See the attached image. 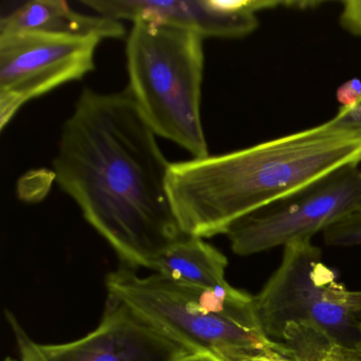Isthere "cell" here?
I'll return each mask as SVG.
<instances>
[{
  "label": "cell",
  "instance_id": "6da1fadb",
  "mask_svg": "<svg viewBox=\"0 0 361 361\" xmlns=\"http://www.w3.org/2000/svg\"><path fill=\"white\" fill-rule=\"evenodd\" d=\"M128 88H85L61 132L54 178L128 267L152 269L185 238L168 193L171 164Z\"/></svg>",
  "mask_w": 361,
  "mask_h": 361
},
{
  "label": "cell",
  "instance_id": "7a4b0ae2",
  "mask_svg": "<svg viewBox=\"0 0 361 361\" xmlns=\"http://www.w3.org/2000/svg\"><path fill=\"white\" fill-rule=\"evenodd\" d=\"M360 164L361 128L331 119L240 151L171 164L168 193L183 233L212 238L321 177Z\"/></svg>",
  "mask_w": 361,
  "mask_h": 361
},
{
  "label": "cell",
  "instance_id": "3957f363",
  "mask_svg": "<svg viewBox=\"0 0 361 361\" xmlns=\"http://www.w3.org/2000/svg\"><path fill=\"white\" fill-rule=\"evenodd\" d=\"M105 284L109 295L194 352L223 361H251L276 353L291 357L286 346L264 333L255 297L230 284L200 288L156 272L139 276L128 266L107 274Z\"/></svg>",
  "mask_w": 361,
  "mask_h": 361
},
{
  "label": "cell",
  "instance_id": "277c9868",
  "mask_svg": "<svg viewBox=\"0 0 361 361\" xmlns=\"http://www.w3.org/2000/svg\"><path fill=\"white\" fill-rule=\"evenodd\" d=\"M204 37L185 29L137 22L126 41L128 92L157 136L193 158L209 156L200 115Z\"/></svg>",
  "mask_w": 361,
  "mask_h": 361
},
{
  "label": "cell",
  "instance_id": "5b68a950",
  "mask_svg": "<svg viewBox=\"0 0 361 361\" xmlns=\"http://www.w3.org/2000/svg\"><path fill=\"white\" fill-rule=\"evenodd\" d=\"M348 291L312 240H300L284 247L278 269L255 297V312L272 341L281 343L287 323H310L337 343L361 350V314L348 306Z\"/></svg>",
  "mask_w": 361,
  "mask_h": 361
},
{
  "label": "cell",
  "instance_id": "8992f818",
  "mask_svg": "<svg viewBox=\"0 0 361 361\" xmlns=\"http://www.w3.org/2000/svg\"><path fill=\"white\" fill-rule=\"evenodd\" d=\"M361 209V170L342 166L299 191L255 211L228 229L235 255H257L276 247L312 240Z\"/></svg>",
  "mask_w": 361,
  "mask_h": 361
},
{
  "label": "cell",
  "instance_id": "52a82bcc",
  "mask_svg": "<svg viewBox=\"0 0 361 361\" xmlns=\"http://www.w3.org/2000/svg\"><path fill=\"white\" fill-rule=\"evenodd\" d=\"M102 41L37 31L0 32V130L29 101L94 71Z\"/></svg>",
  "mask_w": 361,
  "mask_h": 361
},
{
  "label": "cell",
  "instance_id": "ba28073f",
  "mask_svg": "<svg viewBox=\"0 0 361 361\" xmlns=\"http://www.w3.org/2000/svg\"><path fill=\"white\" fill-rule=\"evenodd\" d=\"M82 5L114 20L166 25L204 37L240 39L259 27L257 13L289 6L263 0H83Z\"/></svg>",
  "mask_w": 361,
  "mask_h": 361
},
{
  "label": "cell",
  "instance_id": "9c48e42d",
  "mask_svg": "<svg viewBox=\"0 0 361 361\" xmlns=\"http://www.w3.org/2000/svg\"><path fill=\"white\" fill-rule=\"evenodd\" d=\"M39 348L47 361H180L196 353L111 295L100 324L92 333Z\"/></svg>",
  "mask_w": 361,
  "mask_h": 361
},
{
  "label": "cell",
  "instance_id": "30bf717a",
  "mask_svg": "<svg viewBox=\"0 0 361 361\" xmlns=\"http://www.w3.org/2000/svg\"><path fill=\"white\" fill-rule=\"evenodd\" d=\"M14 31L97 37L101 39H121L126 35L122 22L99 14L79 13L64 0H32L20 4L0 20V32Z\"/></svg>",
  "mask_w": 361,
  "mask_h": 361
},
{
  "label": "cell",
  "instance_id": "8fae6325",
  "mask_svg": "<svg viewBox=\"0 0 361 361\" xmlns=\"http://www.w3.org/2000/svg\"><path fill=\"white\" fill-rule=\"evenodd\" d=\"M228 259L204 238L185 235L171 246L154 264L156 274L174 282L200 288L227 286Z\"/></svg>",
  "mask_w": 361,
  "mask_h": 361
},
{
  "label": "cell",
  "instance_id": "7c38bea8",
  "mask_svg": "<svg viewBox=\"0 0 361 361\" xmlns=\"http://www.w3.org/2000/svg\"><path fill=\"white\" fill-rule=\"evenodd\" d=\"M281 343L295 361H323L335 341L310 323L289 322L283 331Z\"/></svg>",
  "mask_w": 361,
  "mask_h": 361
},
{
  "label": "cell",
  "instance_id": "4fadbf2b",
  "mask_svg": "<svg viewBox=\"0 0 361 361\" xmlns=\"http://www.w3.org/2000/svg\"><path fill=\"white\" fill-rule=\"evenodd\" d=\"M323 238L329 246H361V209L324 230Z\"/></svg>",
  "mask_w": 361,
  "mask_h": 361
},
{
  "label": "cell",
  "instance_id": "5bb4252c",
  "mask_svg": "<svg viewBox=\"0 0 361 361\" xmlns=\"http://www.w3.org/2000/svg\"><path fill=\"white\" fill-rule=\"evenodd\" d=\"M6 318L11 326L16 338V345L20 353V361H47L42 353L39 343L33 341L24 327L18 322V318L9 310H6ZM5 361H14L12 358H6Z\"/></svg>",
  "mask_w": 361,
  "mask_h": 361
},
{
  "label": "cell",
  "instance_id": "9a60e30c",
  "mask_svg": "<svg viewBox=\"0 0 361 361\" xmlns=\"http://www.w3.org/2000/svg\"><path fill=\"white\" fill-rule=\"evenodd\" d=\"M339 22L346 32L361 37V0L343 1Z\"/></svg>",
  "mask_w": 361,
  "mask_h": 361
},
{
  "label": "cell",
  "instance_id": "2e32d148",
  "mask_svg": "<svg viewBox=\"0 0 361 361\" xmlns=\"http://www.w3.org/2000/svg\"><path fill=\"white\" fill-rule=\"evenodd\" d=\"M336 99L341 109H350L358 104L361 99V81L350 79L342 84L336 92Z\"/></svg>",
  "mask_w": 361,
  "mask_h": 361
},
{
  "label": "cell",
  "instance_id": "e0dca14e",
  "mask_svg": "<svg viewBox=\"0 0 361 361\" xmlns=\"http://www.w3.org/2000/svg\"><path fill=\"white\" fill-rule=\"evenodd\" d=\"M323 361H361V350L335 342Z\"/></svg>",
  "mask_w": 361,
  "mask_h": 361
},
{
  "label": "cell",
  "instance_id": "ac0fdd59",
  "mask_svg": "<svg viewBox=\"0 0 361 361\" xmlns=\"http://www.w3.org/2000/svg\"><path fill=\"white\" fill-rule=\"evenodd\" d=\"M334 121L342 126L361 128V99L356 106L350 109H339L337 115L333 118Z\"/></svg>",
  "mask_w": 361,
  "mask_h": 361
},
{
  "label": "cell",
  "instance_id": "d6986e66",
  "mask_svg": "<svg viewBox=\"0 0 361 361\" xmlns=\"http://www.w3.org/2000/svg\"><path fill=\"white\" fill-rule=\"evenodd\" d=\"M346 301L350 310L357 314H361V290L360 291H348L346 295Z\"/></svg>",
  "mask_w": 361,
  "mask_h": 361
},
{
  "label": "cell",
  "instance_id": "ffe728a7",
  "mask_svg": "<svg viewBox=\"0 0 361 361\" xmlns=\"http://www.w3.org/2000/svg\"><path fill=\"white\" fill-rule=\"evenodd\" d=\"M180 361H223L213 355L208 354V353H193L189 356L185 357Z\"/></svg>",
  "mask_w": 361,
  "mask_h": 361
},
{
  "label": "cell",
  "instance_id": "44dd1931",
  "mask_svg": "<svg viewBox=\"0 0 361 361\" xmlns=\"http://www.w3.org/2000/svg\"><path fill=\"white\" fill-rule=\"evenodd\" d=\"M251 361H295L290 357L286 355L281 354V353H276V354L267 355V356L257 357Z\"/></svg>",
  "mask_w": 361,
  "mask_h": 361
}]
</instances>
